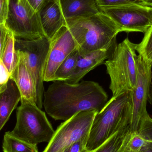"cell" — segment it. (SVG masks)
<instances>
[{
  "mask_svg": "<svg viewBox=\"0 0 152 152\" xmlns=\"http://www.w3.org/2000/svg\"><path fill=\"white\" fill-rule=\"evenodd\" d=\"M53 82L45 91L43 105L47 114L55 120L65 121L82 111L99 112L108 101L107 93L97 82Z\"/></svg>",
  "mask_w": 152,
  "mask_h": 152,
  "instance_id": "obj_1",
  "label": "cell"
},
{
  "mask_svg": "<svg viewBox=\"0 0 152 152\" xmlns=\"http://www.w3.org/2000/svg\"><path fill=\"white\" fill-rule=\"evenodd\" d=\"M80 56L117 44V36L121 32L115 22L101 11L89 17L66 20Z\"/></svg>",
  "mask_w": 152,
  "mask_h": 152,
  "instance_id": "obj_2",
  "label": "cell"
},
{
  "mask_svg": "<svg viewBox=\"0 0 152 152\" xmlns=\"http://www.w3.org/2000/svg\"><path fill=\"white\" fill-rule=\"evenodd\" d=\"M132 112V92L112 96L94 118L86 150L95 151L117 132L130 126Z\"/></svg>",
  "mask_w": 152,
  "mask_h": 152,
  "instance_id": "obj_3",
  "label": "cell"
},
{
  "mask_svg": "<svg viewBox=\"0 0 152 152\" xmlns=\"http://www.w3.org/2000/svg\"><path fill=\"white\" fill-rule=\"evenodd\" d=\"M136 53L135 44L127 37L117 45L104 62L110 78V88L113 97L134 89L137 80Z\"/></svg>",
  "mask_w": 152,
  "mask_h": 152,
  "instance_id": "obj_4",
  "label": "cell"
},
{
  "mask_svg": "<svg viewBox=\"0 0 152 152\" xmlns=\"http://www.w3.org/2000/svg\"><path fill=\"white\" fill-rule=\"evenodd\" d=\"M17 110V121L10 134L30 144L50 142L55 131L44 112L35 103L21 100Z\"/></svg>",
  "mask_w": 152,
  "mask_h": 152,
  "instance_id": "obj_5",
  "label": "cell"
},
{
  "mask_svg": "<svg viewBox=\"0 0 152 152\" xmlns=\"http://www.w3.org/2000/svg\"><path fill=\"white\" fill-rule=\"evenodd\" d=\"M50 40L44 36L33 40L17 39L16 50L22 52L26 63L34 83L37 105L43 108L44 87V72L50 48Z\"/></svg>",
  "mask_w": 152,
  "mask_h": 152,
  "instance_id": "obj_6",
  "label": "cell"
},
{
  "mask_svg": "<svg viewBox=\"0 0 152 152\" xmlns=\"http://www.w3.org/2000/svg\"><path fill=\"white\" fill-rule=\"evenodd\" d=\"M4 24L17 39L33 40L45 36L38 12L27 0H10V11Z\"/></svg>",
  "mask_w": 152,
  "mask_h": 152,
  "instance_id": "obj_7",
  "label": "cell"
},
{
  "mask_svg": "<svg viewBox=\"0 0 152 152\" xmlns=\"http://www.w3.org/2000/svg\"><path fill=\"white\" fill-rule=\"evenodd\" d=\"M98 112L82 111L61 123L43 152H57L88 135L94 118Z\"/></svg>",
  "mask_w": 152,
  "mask_h": 152,
  "instance_id": "obj_8",
  "label": "cell"
},
{
  "mask_svg": "<svg viewBox=\"0 0 152 152\" xmlns=\"http://www.w3.org/2000/svg\"><path fill=\"white\" fill-rule=\"evenodd\" d=\"M101 11L109 16L121 32L145 34L152 24V7L129 4L104 8Z\"/></svg>",
  "mask_w": 152,
  "mask_h": 152,
  "instance_id": "obj_9",
  "label": "cell"
},
{
  "mask_svg": "<svg viewBox=\"0 0 152 152\" xmlns=\"http://www.w3.org/2000/svg\"><path fill=\"white\" fill-rule=\"evenodd\" d=\"M136 67L137 80L132 92L133 112L130 124L132 133L137 132L141 121L148 114L146 106L152 84V63L139 54L136 59Z\"/></svg>",
  "mask_w": 152,
  "mask_h": 152,
  "instance_id": "obj_10",
  "label": "cell"
},
{
  "mask_svg": "<svg viewBox=\"0 0 152 152\" xmlns=\"http://www.w3.org/2000/svg\"><path fill=\"white\" fill-rule=\"evenodd\" d=\"M76 49L77 45L75 39L67 26H64L50 40L44 72V81H53L54 74L60 64Z\"/></svg>",
  "mask_w": 152,
  "mask_h": 152,
  "instance_id": "obj_11",
  "label": "cell"
},
{
  "mask_svg": "<svg viewBox=\"0 0 152 152\" xmlns=\"http://www.w3.org/2000/svg\"><path fill=\"white\" fill-rule=\"evenodd\" d=\"M38 12L45 35L50 40L66 26L59 0H45Z\"/></svg>",
  "mask_w": 152,
  "mask_h": 152,
  "instance_id": "obj_12",
  "label": "cell"
},
{
  "mask_svg": "<svg viewBox=\"0 0 152 152\" xmlns=\"http://www.w3.org/2000/svg\"><path fill=\"white\" fill-rule=\"evenodd\" d=\"M15 50L17 60L11 74L10 78L15 82L19 90L21 100H26L36 104V96L34 83L26 64L24 54L18 50Z\"/></svg>",
  "mask_w": 152,
  "mask_h": 152,
  "instance_id": "obj_13",
  "label": "cell"
},
{
  "mask_svg": "<svg viewBox=\"0 0 152 152\" xmlns=\"http://www.w3.org/2000/svg\"><path fill=\"white\" fill-rule=\"evenodd\" d=\"M117 44L92 52L85 56L79 54L75 68L71 76L66 82L70 84H77L89 71L97 66L104 64L113 52Z\"/></svg>",
  "mask_w": 152,
  "mask_h": 152,
  "instance_id": "obj_14",
  "label": "cell"
},
{
  "mask_svg": "<svg viewBox=\"0 0 152 152\" xmlns=\"http://www.w3.org/2000/svg\"><path fill=\"white\" fill-rule=\"evenodd\" d=\"M20 100L19 90L15 82L10 78L4 90L0 93V132Z\"/></svg>",
  "mask_w": 152,
  "mask_h": 152,
  "instance_id": "obj_15",
  "label": "cell"
},
{
  "mask_svg": "<svg viewBox=\"0 0 152 152\" xmlns=\"http://www.w3.org/2000/svg\"><path fill=\"white\" fill-rule=\"evenodd\" d=\"M66 20L89 17L101 12L96 0H59Z\"/></svg>",
  "mask_w": 152,
  "mask_h": 152,
  "instance_id": "obj_16",
  "label": "cell"
},
{
  "mask_svg": "<svg viewBox=\"0 0 152 152\" xmlns=\"http://www.w3.org/2000/svg\"><path fill=\"white\" fill-rule=\"evenodd\" d=\"M131 135L129 125L113 135L94 152H124L126 150Z\"/></svg>",
  "mask_w": 152,
  "mask_h": 152,
  "instance_id": "obj_17",
  "label": "cell"
},
{
  "mask_svg": "<svg viewBox=\"0 0 152 152\" xmlns=\"http://www.w3.org/2000/svg\"><path fill=\"white\" fill-rule=\"evenodd\" d=\"M3 152H39L37 145L30 144L12 135L4 134L2 143Z\"/></svg>",
  "mask_w": 152,
  "mask_h": 152,
  "instance_id": "obj_18",
  "label": "cell"
},
{
  "mask_svg": "<svg viewBox=\"0 0 152 152\" xmlns=\"http://www.w3.org/2000/svg\"><path fill=\"white\" fill-rule=\"evenodd\" d=\"M79 54L77 49H76L66 58L55 72L53 81H66L68 79L75 68Z\"/></svg>",
  "mask_w": 152,
  "mask_h": 152,
  "instance_id": "obj_19",
  "label": "cell"
},
{
  "mask_svg": "<svg viewBox=\"0 0 152 152\" xmlns=\"http://www.w3.org/2000/svg\"><path fill=\"white\" fill-rule=\"evenodd\" d=\"M15 40L16 38L13 33L9 30L1 59L10 74L14 68L17 60Z\"/></svg>",
  "mask_w": 152,
  "mask_h": 152,
  "instance_id": "obj_20",
  "label": "cell"
},
{
  "mask_svg": "<svg viewBox=\"0 0 152 152\" xmlns=\"http://www.w3.org/2000/svg\"><path fill=\"white\" fill-rule=\"evenodd\" d=\"M136 51L145 60L152 63V24L140 43L135 44Z\"/></svg>",
  "mask_w": 152,
  "mask_h": 152,
  "instance_id": "obj_21",
  "label": "cell"
},
{
  "mask_svg": "<svg viewBox=\"0 0 152 152\" xmlns=\"http://www.w3.org/2000/svg\"><path fill=\"white\" fill-rule=\"evenodd\" d=\"M96 2L100 10L104 8L129 4L147 5L142 0H96Z\"/></svg>",
  "mask_w": 152,
  "mask_h": 152,
  "instance_id": "obj_22",
  "label": "cell"
},
{
  "mask_svg": "<svg viewBox=\"0 0 152 152\" xmlns=\"http://www.w3.org/2000/svg\"><path fill=\"white\" fill-rule=\"evenodd\" d=\"M137 133L145 141L152 142V118L149 113L141 121Z\"/></svg>",
  "mask_w": 152,
  "mask_h": 152,
  "instance_id": "obj_23",
  "label": "cell"
},
{
  "mask_svg": "<svg viewBox=\"0 0 152 152\" xmlns=\"http://www.w3.org/2000/svg\"><path fill=\"white\" fill-rule=\"evenodd\" d=\"M145 142L137 132L132 133L126 150L132 152H139Z\"/></svg>",
  "mask_w": 152,
  "mask_h": 152,
  "instance_id": "obj_24",
  "label": "cell"
},
{
  "mask_svg": "<svg viewBox=\"0 0 152 152\" xmlns=\"http://www.w3.org/2000/svg\"><path fill=\"white\" fill-rule=\"evenodd\" d=\"M88 135L86 136L70 145L64 149L63 152H85L87 151L86 150V145Z\"/></svg>",
  "mask_w": 152,
  "mask_h": 152,
  "instance_id": "obj_25",
  "label": "cell"
},
{
  "mask_svg": "<svg viewBox=\"0 0 152 152\" xmlns=\"http://www.w3.org/2000/svg\"><path fill=\"white\" fill-rule=\"evenodd\" d=\"M10 76V73L0 59V93L6 87Z\"/></svg>",
  "mask_w": 152,
  "mask_h": 152,
  "instance_id": "obj_26",
  "label": "cell"
},
{
  "mask_svg": "<svg viewBox=\"0 0 152 152\" xmlns=\"http://www.w3.org/2000/svg\"><path fill=\"white\" fill-rule=\"evenodd\" d=\"M10 0H0V25L4 24L10 11Z\"/></svg>",
  "mask_w": 152,
  "mask_h": 152,
  "instance_id": "obj_27",
  "label": "cell"
},
{
  "mask_svg": "<svg viewBox=\"0 0 152 152\" xmlns=\"http://www.w3.org/2000/svg\"><path fill=\"white\" fill-rule=\"evenodd\" d=\"M9 30L5 24L0 25V59L1 58L4 48L7 40Z\"/></svg>",
  "mask_w": 152,
  "mask_h": 152,
  "instance_id": "obj_28",
  "label": "cell"
},
{
  "mask_svg": "<svg viewBox=\"0 0 152 152\" xmlns=\"http://www.w3.org/2000/svg\"><path fill=\"white\" fill-rule=\"evenodd\" d=\"M32 8L38 12L42 5L45 0H27Z\"/></svg>",
  "mask_w": 152,
  "mask_h": 152,
  "instance_id": "obj_29",
  "label": "cell"
},
{
  "mask_svg": "<svg viewBox=\"0 0 152 152\" xmlns=\"http://www.w3.org/2000/svg\"><path fill=\"white\" fill-rule=\"evenodd\" d=\"M139 152H152V142L145 141Z\"/></svg>",
  "mask_w": 152,
  "mask_h": 152,
  "instance_id": "obj_30",
  "label": "cell"
},
{
  "mask_svg": "<svg viewBox=\"0 0 152 152\" xmlns=\"http://www.w3.org/2000/svg\"><path fill=\"white\" fill-rule=\"evenodd\" d=\"M148 102L152 105V84L151 85V87H150Z\"/></svg>",
  "mask_w": 152,
  "mask_h": 152,
  "instance_id": "obj_31",
  "label": "cell"
},
{
  "mask_svg": "<svg viewBox=\"0 0 152 152\" xmlns=\"http://www.w3.org/2000/svg\"><path fill=\"white\" fill-rule=\"evenodd\" d=\"M146 5L152 7V0H142Z\"/></svg>",
  "mask_w": 152,
  "mask_h": 152,
  "instance_id": "obj_32",
  "label": "cell"
},
{
  "mask_svg": "<svg viewBox=\"0 0 152 152\" xmlns=\"http://www.w3.org/2000/svg\"><path fill=\"white\" fill-rule=\"evenodd\" d=\"M63 151H64V150H61L57 152H63Z\"/></svg>",
  "mask_w": 152,
  "mask_h": 152,
  "instance_id": "obj_33",
  "label": "cell"
},
{
  "mask_svg": "<svg viewBox=\"0 0 152 152\" xmlns=\"http://www.w3.org/2000/svg\"><path fill=\"white\" fill-rule=\"evenodd\" d=\"M124 152H132L129 151H127V150H126V151H125Z\"/></svg>",
  "mask_w": 152,
  "mask_h": 152,
  "instance_id": "obj_34",
  "label": "cell"
},
{
  "mask_svg": "<svg viewBox=\"0 0 152 152\" xmlns=\"http://www.w3.org/2000/svg\"><path fill=\"white\" fill-rule=\"evenodd\" d=\"M94 151H86L85 152H94Z\"/></svg>",
  "mask_w": 152,
  "mask_h": 152,
  "instance_id": "obj_35",
  "label": "cell"
}]
</instances>
